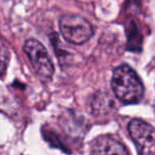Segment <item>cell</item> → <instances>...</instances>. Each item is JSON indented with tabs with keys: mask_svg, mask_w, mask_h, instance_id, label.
Returning a JSON list of instances; mask_svg holds the SVG:
<instances>
[{
	"mask_svg": "<svg viewBox=\"0 0 155 155\" xmlns=\"http://www.w3.org/2000/svg\"><path fill=\"white\" fill-rule=\"evenodd\" d=\"M24 50L37 75L47 80L51 79L54 73V67L45 46L36 39L30 38L25 43Z\"/></svg>",
	"mask_w": 155,
	"mask_h": 155,
	"instance_id": "3957f363",
	"label": "cell"
},
{
	"mask_svg": "<svg viewBox=\"0 0 155 155\" xmlns=\"http://www.w3.org/2000/svg\"><path fill=\"white\" fill-rule=\"evenodd\" d=\"M127 129L139 155H155V129L152 125L141 119H133Z\"/></svg>",
	"mask_w": 155,
	"mask_h": 155,
	"instance_id": "277c9868",
	"label": "cell"
},
{
	"mask_svg": "<svg viewBox=\"0 0 155 155\" xmlns=\"http://www.w3.org/2000/svg\"><path fill=\"white\" fill-rule=\"evenodd\" d=\"M60 31L63 37L73 45H83L94 35L91 22L78 14H66L60 19Z\"/></svg>",
	"mask_w": 155,
	"mask_h": 155,
	"instance_id": "7a4b0ae2",
	"label": "cell"
},
{
	"mask_svg": "<svg viewBox=\"0 0 155 155\" xmlns=\"http://www.w3.org/2000/svg\"><path fill=\"white\" fill-rule=\"evenodd\" d=\"M112 88L123 103H137L143 97L144 88L137 73L127 65L117 67L113 72Z\"/></svg>",
	"mask_w": 155,
	"mask_h": 155,
	"instance_id": "6da1fadb",
	"label": "cell"
},
{
	"mask_svg": "<svg viewBox=\"0 0 155 155\" xmlns=\"http://www.w3.org/2000/svg\"><path fill=\"white\" fill-rule=\"evenodd\" d=\"M91 155H129V152L122 142L110 135H102L93 141Z\"/></svg>",
	"mask_w": 155,
	"mask_h": 155,
	"instance_id": "5b68a950",
	"label": "cell"
}]
</instances>
